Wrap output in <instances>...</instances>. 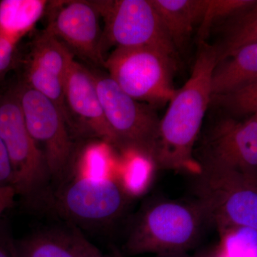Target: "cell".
I'll return each instance as SVG.
<instances>
[{"mask_svg":"<svg viewBox=\"0 0 257 257\" xmlns=\"http://www.w3.org/2000/svg\"><path fill=\"white\" fill-rule=\"evenodd\" d=\"M177 57L155 47L116 48L104 61L108 74L124 92L149 105L170 102Z\"/></svg>","mask_w":257,"mask_h":257,"instance_id":"5b68a950","label":"cell"},{"mask_svg":"<svg viewBox=\"0 0 257 257\" xmlns=\"http://www.w3.org/2000/svg\"><path fill=\"white\" fill-rule=\"evenodd\" d=\"M193 177L194 200L220 236L241 228L257 232V175L201 166Z\"/></svg>","mask_w":257,"mask_h":257,"instance_id":"3957f363","label":"cell"},{"mask_svg":"<svg viewBox=\"0 0 257 257\" xmlns=\"http://www.w3.org/2000/svg\"><path fill=\"white\" fill-rule=\"evenodd\" d=\"M257 82V43L241 47L216 64L211 77L213 96L222 95Z\"/></svg>","mask_w":257,"mask_h":257,"instance_id":"9a60e30c","label":"cell"},{"mask_svg":"<svg viewBox=\"0 0 257 257\" xmlns=\"http://www.w3.org/2000/svg\"><path fill=\"white\" fill-rule=\"evenodd\" d=\"M15 89L29 133L45 158L52 182L60 185L70 174L76 152L67 120L53 101L24 81Z\"/></svg>","mask_w":257,"mask_h":257,"instance_id":"52a82bcc","label":"cell"},{"mask_svg":"<svg viewBox=\"0 0 257 257\" xmlns=\"http://www.w3.org/2000/svg\"><path fill=\"white\" fill-rule=\"evenodd\" d=\"M253 0H208L207 10L199 28L200 43L205 42L211 28L253 3Z\"/></svg>","mask_w":257,"mask_h":257,"instance_id":"7402d4cb","label":"cell"},{"mask_svg":"<svg viewBox=\"0 0 257 257\" xmlns=\"http://www.w3.org/2000/svg\"><path fill=\"white\" fill-rule=\"evenodd\" d=\"M0 257H19L16 241L3 221H0Z\"/></svg>","mask_w":257,"mask_h":257,"instance_id":"cb8c5ba5","label":"cell"},{"mask_svg":"<svg viewBox=\"0 0 257 257\" xmlns=\"http://www.w3.org/2000/svg\"><path fill=\"white\" fill-rule=\"evenodd\" d=\"M50 32L72 54L104 67L101 52V17L92 1L60 0L49 2L46 13Z\"/></svg>","mask_w":257,"mask_h":257,"instance_id":"8fae6325","label":"cell"},{"mask_svg":"<svg viewBox=\"0 0 257 257\" xmlns=\"http://www.w3.org/2000/svg\"><path fill=\"white\" fill-rule=\"evenodd\" d=\"M114 150V147L106 142L92 140L78 153L75 152L69 177L80 176L97 179L116 177L118 157L115 156Z\"/></svg>","mask_w":257,"mask_h":257,"instance_id":"d6986e66","label":"cell"},{"mask_svg":"<svg viewBox=\"0 0 257 257\" xmlns=\"http://www.w3.org/2000/svg\"><path fill=\"white\" fill-rule=\"evenodd\" d=\"M82 257H122L121 253L117 251H114L109 253L101 252L99 248L96 247L88 240L84 245Z\"/></svg>","mask_w":257,"mask_h":257,"instance_id":"4316f807","label":"cell"},{"mask_svg":"<svg viewBox=\"0 0 257 257\" xmlns=\"http://www.w3.org/2000/svg\"><path fill=\"white\" fill-rule=\"evenodd\" d=\"M48 4L45 0L0 2V34L18 45L45 15Z\"/></svg>","mask_w":257,"mask_h":257,"instance_id":"e0dca14e","label":"cell"},{"mask_svg":"<svg viewBox=\"0 0 257 257\" xmlns=\"http://www.w3.org/2000/svg\"><path fill=\"white\" fill-rule=\"evenodd\" d=\"M92 73L106 121L114 135L115 149L135 150L153 160L160 123L153 107L128 95L109 74Z\"/></svg>","mask_w":257,"mask_h":257,"instance_id":"9c48e42d","label":"cell"},{"mask_svg":"<svg viewBox=\"0 0 257 257\" xmlns=\"http://www.w3.org/2000/svg\"><path fill=\"white\" fill-rule=\"evenodd\" d=\"M211 102L234 116L251 117L257 114V82L227 94L213 96Z\"/></svg>","mask_w":257,"mask_h":257,"instance_id":"44dd1931","label":"cell"},{"mask_svg":"<svg viewBox=\"0 0 257 257\" xmlns=\"http://www.w3.org/2000/svg\"><path fill=\"white\" fill-rule=\"evenodd\" d=\"M16 196L13 187H0V216L13 206Z\"/></svg>","mask_w":257,"mask_h":257,"instance_id":"484cf974","label":"cell"},{"mask_svg":"<svg viewBox=\"0 0 257 257\" xmlns=\"http://www.w3.org/2000/svg\"><path fill=\"white\" fill-rule=\"evenodd\" d=\"M192 74L177 89L160 119L158 138L153 154L157 170L200 173L194 156L204 116L212 98L211 77L217 64L214 45L200 43Z\"/></svg>","mask_w":257,"mask_h":257,"instance_id":"6da1fadb","label":"cell"},{"mask_svg":"<svg viewBox=\"0 0 257 257\" xmlns=\"http://www.w3.org/2000/svg\"><path fill=\"white\" fill-rule=\"evenodd\" d=\"M176 50L182 48L197 25L200 26L208 0H152Z\"/></svg>","mask_w":257,"mask_h":257,"instance_id":"4fadbf2b","label":"cell"},{"mask_svg":"<svg viewBox=\"0 0 257 257\" xmlns=\"http://www.w3.org/2000/svg\"><path fill=\"white\" fill-rule=\"evenodd\" d=\"M30 49L27 67L65 80L74 55L62 42L45 30L35 37Z\"/></svg>","mask_w":257,"mask_h":257,"instance_id":"ac0fdd59","label":"cell"},{"mask_svg":"<svg viewBox=\"0 0 257 257\" xmlns=\"http://www.w3.org/2000/svg\"><path fill=\"white\" fill-rule=\"evenodd\" d=\"M87 239L78 229H49L16 241L19 257H82Z\"/></svg>","mask_w":257,"mask_h":257,"instance_id":"5bb4252c","label":"cell"},{"mask_svg":"<svg viewBox=\"0 0 257 257\" xmlns=\"http://www.w3.org/2000/svg\"><path fill=\"white\" fill-rule=\"evenodd\" d=\"M219 43L214 45L217 63L241 47L257 43V0L219 24Z\"/></svg>","mask_w":257,"mask_h":257,"instance_id":"2e32d148","label":"cell"},{"mask_svg":"<svg viewBox=\"0 0 257 257\" xmlns=\"http://www.w3.org/2000/svg\"><path fill=\"white\" fill-rule=\"evenodd\" d=\"M0 139L11 163L17 195L32 205L50 204L52 178L42 152L29 133L15 88L0 96Z\"/></svg>","mask_w":257,"mask_h":257,"instance_id":"277c9868","label":"cell"},{"mask_svg":"<svg viewBox=\"0 0 257 257\" xmlns=\"http://www.w3.org/2000/svg\"><path fill=\"white\" fill-rule=\"evenodd\" d=\"M16 47L0 34V74L6 72L12 65Z\"/></svg>","mask_w":257,"mask_h":257,"instance_id":"d4e9b609","label":"cell"},{"mask_svg":"<svg viewBox=\"0 0 257 257\" xmlns=\"http://www.w3.org/2000/svg\"><path fill=\"white\" fill-rule=\"evenodd\" d=\"M157 257H192L189 256L187 253H172V254L161 255Z\"/></svg>","mask_w":257,"mask_h":257,"instance_id":"83f0119b","label":"cell"},{"mask_svg":"<svg viewBox=\"0 0 257 257\" xmlns=\"http://www.w3.org/2000/svg\"><path fill=\"white\" fill-rule=\"evenodd\" d=\"M209 224L195 200L152 198L142 206L130 226L124 244L130 256L187 253Z\"/></svg>","mask_w":257,"mask_h":257,"instance_id":"7a4b0ae2","label":"cell"},{"mask_svg":"<svg viewBox=\"0 0 257 257\" xmlns=\"http://www.w3.org/2000/svg\"><path fill=\"white\" fill-rule=\"evenodd\" d=\"M194 156L200 166L257 175V121L223 118L203 135Z\"/></svg>","mask_w":257,"mask_h":257,"instance_id":"30bf717a","label":"cell"},{"mask_svg":"<svg viewBox=\"0 0 257 257\" xmlns=\"http://www.w3.org/2000/svg\"><path fill=\"white\" fill-rule=\"evenodd\" d=\"M92 3L104 22L101 52L104 61L109 47H155L177 57V50L152 0H95Z\"/></svg>","mask_w":257,"mask_h":257,"instance_id":"ba28073f","label":"cell"},{"mask_svg":"<svg viewBox=\"0 0 257 257\" xmlns=\"http://www.w3.org/2000/svg\"><path fill=\"white\" fill-rule=\"evenodd\" d=\"M120 153L116 178L130 197H140L151 185L156 165L151 157L140 152L124 150Z\"/></svg>","mask_w":257,"mask_h":257,"instance_id":"ffe728a7","label":"cell"},{"mask_svg":"<svg viewBox=\"0 0 257 257\" xmlns=\"http://www.w3.org/2000/svg\"><path fill=\"white\" fill-rule=\"evenodd\" d=\"M0 187L14 188L13 169L4 144L0 139Z\"/></svg>","mask_w":257,"mask_h":257,"instance_id":"603a6c76","label":"cell"},{"mask_svg":"<svg viewBox=\"0 0 257 257\" xmlns=\"http://www.w3.org/2000/svg\"><path fill=\"white\" fill-rule=\"evenodd\" d=\"M69 126L74 135L106 142L114 148L116 140L101 106L92 71L74 60L64 82Z\"/></svg>","mask_w":257,"mask_h":257,"instance_id":"7c38bea8","label":"cell"},{"mask_svg":"<svg viewBox=\"0 0 257 257\" xmlns=\"http://www.w3.org/2000/svg\"><path fill=\"white\" fill-rule=\"evenodd\" d=\"M251 118L257 121V114L253 115V116H251Z\"/></svg>","mask_w":257,"mask_h":257,"instance_id":"f1b7e54d","label":"cell"},{"mask_svg":"<svg viewBox=\"0 0 257 257\" xmlns=\"http://www.w3.org/2000/svg\"><path fill=\"white\" fill-rule=\"evenodd\" d=\"M132 199L116 177L69 176L54 191L50 205L66 220L91 228L117 221Z\"/></svg>","mask_w":257,"mask_h":257,"instance_id":"8992f818","label":"cell"}]
</instances>
